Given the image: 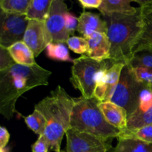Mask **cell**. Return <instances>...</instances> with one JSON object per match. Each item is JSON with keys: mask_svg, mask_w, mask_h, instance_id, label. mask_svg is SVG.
Returning a JSON list of instances; mask_svg holds the SVG:
<instances>
[{"mask_svg": "<svg viewBox=\"0 0 152 152\" xmlns=\"http://www.w3.org/2000/svg\"><path fill=\"white\" fill-rule=\"evenodd\" d=\"M88 42V56L97 62L109 60L111 57V42L105 33L96 32L86 37Z\"/></svg>", "mask_w": 152, "mask_h": 152, "instance_id": "12", "label": "cell"}, {"mask_svg": "<svg viewBox=\"0 0 152 152\" xmlns=\"http://www.w3.org/2000/svg\"><path fill=\"white\" fill-rule=\"evenodd\" d=\"M15 64L7 49L0 46V71L11 68Z\"/></svg>", "mask_w": 152, "mask_h": 152, "instance_id": "28", "label": "cell"}, {"mask_svg": "<svg viewBox=\"0 0 152 152\" xmlns=\"http://www.w3.org/2000/svg\"><path fill=\"white\" fill-rule=\"evenodd\" d=\"M75 99L71 97L61 86L50 91L35 105L34 110L41 113L46 120L44 136L48 141L50 151L60 152L64 135L71 128V116Z\"/></svg>", "mask_w": 152, "mask_h": 152, "instance_id": "2", "label": "cell"}, {"mask_svg": "<svg viewBox=\"0 0 152 152\" xmlns=\"http://www.w3.org/2000/svg\"><path fill=\"white\" fill-rule=\"evenodd\" d=\"M75 103L71 116V128L91 134L105 141L118 137L119 129L110 125L99 109V101L95 97L74 98Z\"/></svg>", "mask_w": 152, "mask_h": 152, "instance_id": "4", "label": "cell"}, {"mask_svg": "<svg viewBox=\"0 0 152 152\" xmlns=\"http://www.w3.org/2000/svg\"><path fill=\"white\" fill-rule=\"evenodd\" d=\"M66 152H108L111 145L95 135L70 128L65 134Z\"/></svg>", "mask_w": 152, "mask_h": 152, "instance_id": "8", "label": "cell"}, {"mask_svg": "<svg viewBox=\"0 0 152 152\" xmlns=\"http://www.w3.org/2000/svg\"><path fill=\"white\" fill-rule=\"evenodd\" d=\"M60 152H65V151H60Z\"/></svg>", "mask_w": 152, "mask_h": 152, "instance_id": "34", "label": "cell"}, {"mask_svg": "<svg viewBox=\"0 0 152 152\" xmlns=\"http://www.w3.org/2000/svg\"><path fill=\"white\" fill-rule=\"evenodd\" d=\"M68 12V9L65 1L62 0H53L49 16L45 22L53 42H67L71 37L65 27V16Z\"/></svg>", "mask_w": 152, "mask_h": 152, "instance_id": "9", "label": "cell"}, {"mask_svg": "<svg viewBox=\"0 0 152 152\" xmlns=\"http://www.w3.org/2000/svg\"><path fill=\"white\" fill-rule=\"evenodd\" d=\"M45 50L46 55L49 59L61 62H74V59L70 56L68 48L63 43L51 42L47 46Z\"/></svg>", "mask_w": 152, "mask_h": 152, "instance_id": "24", "label": "cell"}, {"mask_svg": "<svg viewBox=\"0 0 152 152\" xmlns=\"http://www.w3.org/2000/svg\"><path fill=\"white\" fill-rule=\"evenodd\" d=\"M102 16L106 23V34L111 42L110 62L128 65L143 26L140 8L134 15L112 13Z\"/></svg>", "mask_w": 152, "mask_h": 152, "instance_id": "3", "label": "cell"}, {"mask_svg": "<svg viewBox=\"0 0 152 152\" xmlns=\"http://www.w3.org/2000/svg\"><path fill=\"white\" fill-rule=\"evenodd\" d=\"M79 4L83 8H97L100 7L102 0H79Z\"/></svg>", "mask_w": 152, "mask_h": 152, "instance_id": "31", "label": "cell"}, {"mask_svg": "<svg viewBox=\"0 0 152 152\" xmlns=\"http://www.w3.org/2000/svg\"><path fill=\"white\" fill-rule=\"evenodd\" d=\"M152 125V107L145 111H137L128 120V126L126 130L133 131L144 126Z\"/></svg>", "mask_w": 152, "mask_h": 152, "instance_id": "21", "label": "cell"}, {"mask_svg": "<svg viewBox=\"0 0 152 152\" xmlns=\"http://www.w3.org/2000/svg\"><path fill=\"white\" fill-rule=\"evenodd\" d=\"M126 64L115 63L113 64L108 70L105 77V83L100 87L95 88L94 97L99 102L110 101L114 95L120 82L121 73Z\"/></svg>", "mask_w": 152, "mask_h": 152, "instance_id": "11", "label": "cell"}, {"mask_svg": "<svg viewBox=\"0 0 152 152\" xmlns=\"http://www.w3.org/2000/svg\"><path fill=\"white\" fill-rule=\"evenodd\" d=\"M77 31L83 37H88L94 33H107L105 20L99 15L90 12H83L79 17Z\"/></svg>", "mask_w": 152, "mask_h": 152, "instance_id": "15", "label": "cell"}, {"mask_svg": "<svg viewBox=\"0 0 152 152\" xmlns=\"http://www.w3.org/2000/svg\"><path fill=\"white\" fill-rule=\"evenodd\" d=\"M0 152H9V151L7 147H6V148H2V149H0Z\"/></svg>", "mask_w": 152, "mask_h": 152, "instance_id": "33", "label": "cell"}, {"mask_svg": "<svg viewBox=\"0 0 152 152\" xmlns=\"http://www.w3.org/2000/svg\"><path fill=\"white\" fill-rule=\"evenodd\" d=\"M65 152H66V151H65Z\"/></svg>", "mask_w": 152, "mask_h": 152, "instance_id": "35", "label": "cell"}, {"mask_svg": "<svg viewBox=\"0 0 152 152\" xmlns=\"http://www.w3.org/2000/svg\"><path fill=\"white\" fill-rule=\"evenodd\" d=\"M132 0H102L99 10L102 15L120 13L126 15H134L139 8L131 5Z\"/></svg>", "mask_w": 152, "mask_h": 152, "instance_id": "17", "label": "cell"}, {"mask_svg": "<svg viewBox=\"0 0 152 152\" xmlns=\"http://www.w3.org/2000/svg\"><path fill=\"white\" fill-rule=\"evenodd\" d=\"M66 43L69 49H71L74 53L88 55L89 51V45L87 39L85 37L73 36L68 39Z\"/></svg>", "mask_w": 152, "mask_h": 152, "instance_id": "26", "label": "cell"}, {"mask_svg": "<svg viewBox=\"0 0 152 152\" xmlns=\"http://www.w3.org/2000/svg\"><path fill=\"white\" fill-rule=\"evenodd\" d=\"M128 65L132 68L145 67L152 68V46H145L135 50Z\"/></svg>", "mask_w": 152, "mask_h": 152, "instance_id": "20", "label": "cell"}, {"mask_svg": "<svg viewBox=\"0 0 152 152\" xmlns=\"http://www.w3.org/2000/svg\"><path fill=\"white\" fill-rule=\"evenodd\" d=\"M79 18L68 11L65 16V27L70 36L74 35L76 30H77Z\"/></svg>", "mask_w": 152, "mask_h": 152, "instance_id": "29", "label": "cell"}, {"mask_svg": "<svg viewBox=\"0 0 152 152\" xmlns=\"http://www.w3.org/2000/svg\"><path fill=\"white\" fill-rule=\"evenodd\" d=\"M113 152H152V144L133 139L119 138Z\"/></svg>", "mask_w": 152, "mask_h": 152, "instance_id": "19", "label": "cell"}, {"mask_svg": "<svg viewBox=\"0 0 152 152\" xmlns=\"http://www.w3.org/2000/svg\"><path fill=\"white\" fill-rule=\"evenodd\" d=\"M132 69L134 74L135 78L139 83H142L145 86L152 87V68L137 67V68H132Z\"/></svg>", "mask_w": 152, "mask_h": 152, "instance_id": "27", "label": "cell"}, {"mask_svg": "<svg viewBox=\"0 0 152 152\" xmlns=\"http://www.w3.org/2000/svg\"><path fill=\"white\" fill-rule=\"evenodd\" d=\"M29 19L26 15L0 12V46L8 48L18 42L23 41Z\"/></svg>", "mask_w": 152, "mask_h": 152, "instance_id": "7", "label": "cell"}, {"mask_svg": "<svg viewBox=\"0 0 152 152\" xmlns=\"http://www.w3.org/2000/svg\"><path fill=\"white\" fill-rule=\"evenodd\" d=\"M98 106L110 125L119 129L120 132L126 130L129 117L127 111L123 107L111 101L99 102Z\"/></svg>", "mask_w": 152, "mask_h": 152, "instance_id": "13", "label": "cell"}, {"mask_svg": "<svg viewBox=\"0 0 152 152\" xmlns=\"http://www.w3.org/2000/svg\"><path fill=\"white\" fill-rule=\"evenodd\" d=\"M27 126L39 136L43 135L46 128V120L42 114L34 110L33 114L24 117Z\"/></svg>", "mask_w": 152, "mask_h": 152, "instance_id": "25", "label": "cell"}, {"mask_svg": "<svg viewBox=\"0 0 152 152\" xmlns=\"http://www.w3.org/2000/svg\"><path fill=\"white\" fill-rule=\"evenodd\" d=\"M145 87V86L136 80L132 68L126 65L122 71L118 86L110 101L123 107L127 111L129 118L139 108L140 95Z\"/></svg>", "mask_w": 152, "mask_h": 152, "instance_id": "6", "label": "cell"}, {"mask_svg": "<svg viewBox=\"0 0 152 152\" xmlns=\"http://www.w3.org/2000/svg\"><path fill=\"white\" fill-rule=\"evenodd\" d=\"M53 0H31L26 16L29 20L45 22L50 13Z\"/></svg>", "mask_w": 152, "mask_h": 152, "instance_id": "18", "label": "cell"}, {"mask_svg": "<svg viewBox=\"0 0 152 152\" xmlns=\"http://www.w3.org/2000/svg\"><path fill=\"white\" fill-rule=\"evenodd\" d=\"M23 42L34 53L35 57L46 49L50 43L53 42L45 22L37 20H29L24 36Z\"/></svg>", "mask_w": 152, "mask_h": 152, "instance_id": "10", "label": "cell"}, {"mask_svg": "<svg viewBox=\"0 0 152 152\" xmlns=\"http://www.w3.org/2000/svg\"><path fill=\"white\" fill-rule=\"evenodd\" d=\"M31 0H1L0 9L6 13L26 15Z\"/></svg>", "mask_w": 152, "mask_h": 152, "instance_id": "22", "label": "cell"}, {"mask_svg": "<svg viewBox=\"0 0 152 152\" xmlns=\"http://www.w3.org/2000/svg\"><path fill=\"white\" fill-rule=\"evenodd\" d=\"M134 1L140 4L143 26L134 51L140 48L152 46V0Z\"/></svg>", "mask_w": 152, "mask_h": 152, "instance_id": "14", "label": "cell"}, {"mask_svg": "<svg viewBox=\"0 0 152 152\" xmlns=\"http://www.w3.org/2000/svg\"><path fill=\"white\" fill-rule=\"evenodd\" d=\"M111 66L107 60L97 62L88 55H83L74 59L70 81L74 88L80 91L83 97L91 99L94 97L98 73Z\"/></svg>", "mask_w": 152, "mask_h": 152, "instance_id": "5", "label": "cell"}, {"mask_svg": "<svg viewBox=\"0 0 152 152\" xmlns=\"http://www.w3.org/2000/svg\"><path fill=\"white\" fill-rule=\"evenodd\" d=\"M119 138L137 140L146 143L152 144V125L144 126L137 130L122 131L117 139Z\"/></svg>", "mask_w": 152, "mask_h": 152, "instance_id": "23", "label": "cell"}, {"mask_svg": "<svg viewBox=\"0 0 152 152\" xmlns=\"http://www.w3.org/2000/svg\"><path fill=\"white\" fill-rule=\"evenodd\" d=\"M10 140V134L5 127L1 126L0 128V149L7 147Z\"/></svg>", "mask_w": 152, "mask_h": 152, "instance_id": "32", "label": "cell"}, {"mask_svg": "<svg viewBox=\"0 0 152 152\" xmlns=\"http://www.w3.org/2000/svg\"><path fill=\"white\" fill-rule=\"evenodd\" d=\"M33 152H49L50 151V145L44 135L39 137L37 140L31 145Z\"/></svg>", "mask_w": 152, "mask_h": 152, "instance_id": "30", "label": "cell"}, {"mask_svg": "<svg viewBox=\"0 0 152 152\" xmlns=\"http://www.w3.org/2000/svg\"><path fill=\"white\" fill-rule=\"evenodd\" d=\"M7 49L16 64L24 66H33L37 64L34 53L23 41L18 42Z\"/></svg>", "mask_w": 152, "mask_h": 152, "instance_id": "16", "label": "cell"}, {"mask_svg": "<svg viewBox=\"0 0 152 152\" xmlns=\"http://www.w3.org/2000/svg\"><path fill=\"white\" fill-rule=\"evenodd\" d=\"M51 74V71L38 64L33 66L15 64L0 71V114L7 120L13 118L18 99L34 88L48 86Z\"/></svg>", "mask_w": 152, "mask_h": 152, "instance_id": "1", "label": "cell"}]
</instances>
